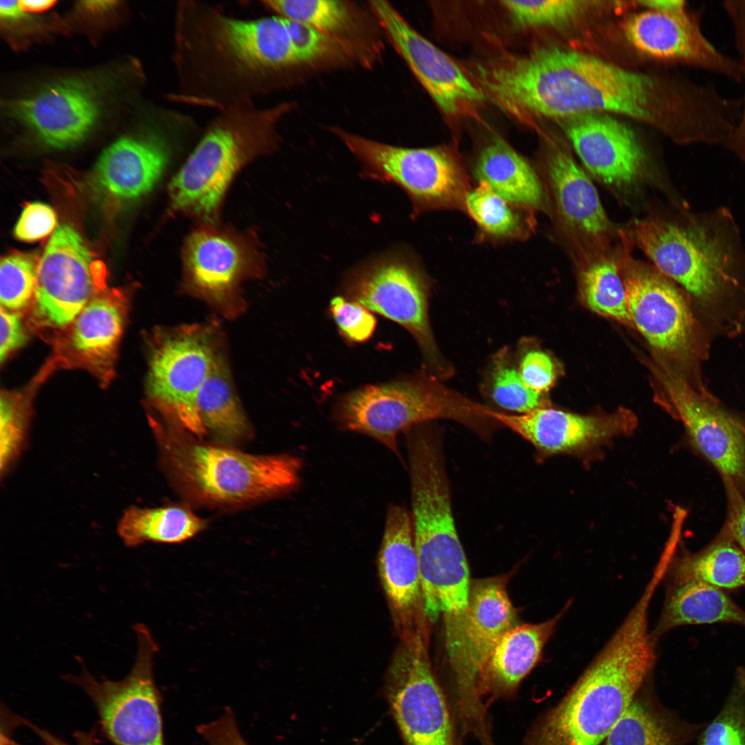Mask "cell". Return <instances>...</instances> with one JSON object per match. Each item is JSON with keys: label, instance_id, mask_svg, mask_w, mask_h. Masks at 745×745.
<instances>
[{"label": "cell", "instance_id": "9f6ffc18", "mask_svg": "<svg viewBox=\"0 0 745 745\" xmlns=\"http://www.w3.org/2000/svg\"><path fill=\"white\" fill-rule=\"evenodd\" d=\"M739 426H740V428H741V430H742L743 433H744V435H745V424H742V422H740V423H739Z\"/></svg>", "mask_w": 745, "mask_h": 745}, {"label": "cell", "instance_id": "8992f818", "mask_svg": "<svg viewBox=\"0 0 745 745\" xmlns=\"http://www.w3.org/2000/svg\"><path fill=\"white\" fill-rule=\"evenodd\" d=\"M292 106L283 102L259 108L248 101L218 110L169 184L171 209L199 223H216L233 178L277 148L279 124Z\"/></svg>", "mask_w": 745, "mask_h": 745}, {"label": "cell", "instance_id": "7402d4cb", "mask_svg": "<svg viewBox=\"0 0 745 745\" xmlns=\"http://www.w3.org/2000/svg\"><path fill=\"white\" fill-rule=\"evenodd\" d=\"M586 170L603 183L627 187L641 177L646 153L633 130L607 112L559 119Z\"/></svg>", "mask_w": 745, "mask_h": 745}, {"label": "cell", "instance_id": "ba28073f", "mask_svg": "<svg viewBox=\"0 0 745 745\" xmlns=\"http://www.w3.org/2000/svg\"><path fill=\"white\" fill-rule=\"evenodd\" d=\"M411 518L424 616H444L447 650L464 645L470 586L466 557L455 527L450 490H419L411 498Z\"/></svg>", "mask_w": 745, "mask_h": 745}, {"label": "cell", "instance_id": "7bdbcfd3", "mask_svg": "<svg viewBox=\"0 0 745 745\" xmlns=\"http://www.w3.org/2000/svg\"><path fill=\"white\" fill-rule=\"evenodd\" d=\"M722 7L733 29L744 84L739 119L726 148L745 161V0L724 1Z\"/></svg>", "mask_w": 745, "mask_h": 745}, {"label": "cell", "instance_id": "30bf717a", "mask_svg": "<svg viewBox=\"0 0 745 745\" xmlns=\"http://www.w3.org/2000/svg\"><path fill=\"white\" fill-rule=\"evenodd\" d=\"M224 345L215 321L156 331L149 355L146 395L157 416L149 418L195 436L206 435L197 397Z\"/></svg>", "mask_w": 745, "mask_h": 745}, {"label": "cell", "instance_id": "681fc988", "mask_svg": "<svg viewBox=\"0 0 745 745\" xmlns=\"http://www.w3.org/2000/svg\"><path fill=\"white\" fill-rule=\"evenodd\" d=\"M0 361L21 347L27 339L21 315L17 311L0 308Z\"/></svg>", "mask_w": 745, "mask_h": 745}, {"label": "cell", "instance_id": "f1b7e54d", "mask_svg": "<svg viewBox=\"0 0 745 745\" xmlns=\"http://www.w3.org/2000/svg\"><path fill=\"white\" fill-rule=\"evenodd\" d=\"M479 183L514 206L542 209L546 196L542 184L529 163L506 141L495 138L480 151L475 163Z\"/></svg>", "mask_w": 745, "mask_h": 745}, {"label": "cell", "instance_id": "603a6c76", "mask_svg": "<svg viewBox=\"0 0 745 745\" xmlns=\"http://www.w3.org/2000/svg\"><path fill=\"white\" fill-rule=\"evenodd\" d=\"M377 566L401 637L421 632L419 621L424 613L413 523L410 513L402 506L387 507Z\"/></svg>", "mask_w": 745, "mask_h": 745}, {"label": "cell", "instance_id": "60d3db41", "mask_svg": "<svg viewBox=\"0 0 745 745\" xmlns=\"http://www.w3.org/2000/svg\"><path fill=\"white\" fill-rule=\"evenodd\" d=\"M28 408L7 393L0 400V469L7 475L26 447L28 431Z\"/></svg>", "mask_w": 745, "mask_h": 745}, {"label": "cell", "instance_id": "9c48e42d", "mask_svg": "<svg viewBox=\"0 0 745 745\" xmlns=\"http://www.w3.org/2000/svg\"><path fill=\"white\" fill-rule=\"evenodd\" d=\"M617 260L634 326L697 393L709 396L703 373L713 340L686 295L659 271L625 251Z\"/></svg>", "mask_w": 745, "mask_h": 745}, {"label": "cell", "instance_id": "c3c4849f", "mask_svg": "<svg viewBox=\"0 0 745 745\" xmlns=\"http://www.w3.org/2000/svg\"><path fill=\"white\" fill-rule=\"evenodd\" d=\"M722 478L727 501V518L724 524L745 553V497L731 479Z\"/></svg>", "mask_w": 745, "mask_h": 745}, {"label": "cell", "instance_id": "e575fe53", "mask_svg": "<svg viewBox=\"0 0 745 745\" xmlns=\"http://www.w3.org/2000/svg\"><path fill=\"white\" fill-rule=\"evenodd\" d=\"M123 327V310L116 298L97 294L73 321L71 345L83 358L98 364L116 350Z\"/></svg>", "mask_w": 745, "mask_h": 745}, {"label": "cell", "instance_id": "7c38bea8", "mask_svg": "<svg viewBox=\"0 0 745 745\" xmlns=\"http://www.w3.org/2000/svg\"><path fill=\"white\" fill-rule=\"evenodd\" d=\"M137 652L130 673L119 681L98 679L86 667L67 674L66 681L83 689L92 701L101 729L113 745H165L161 695L155 684L157 644L148 628L134 626Z\"/></svg>", "mask_w": 745, "mask_h": 745}, {"label": "cell", "instance_id": "816d5d0a", "mask_svg": "<svg viewBox=\"0 0 745 745\" xmlns=\"http://www.w3.org/2000/svg\"><path fill=\"white\" fill-rule=\"evenodd\" d=\"M638 3L648 9V10L668 12L677 10L684 6L686 2L682 0H649L640 1Z\"/></svg>", "mask_w": 745, "mask_h": 745}, {"label": "cell", "instance_id": "7a4b0ae2", "mask_svg": "<svg viewBox=\"0 0 745 745\" xmlns=\"http://www.w3.org/2000/svg\"><path fill=\"white\" fill-rule=\"evenodd\" d=\"M476 77L486 98L524 123L591 112L653 116L650 77L575 50L547 46L501 57L477 66Z\"/></svg>", "mask_w": 745, "mask_h": 745}, {"label": "cell", "instance_id": "ac0fdd59", "mask_svg": "<svg viewBox=\"0 0 745 745\" xmlns=\"http://www.w3.org/2000/svg\"><path fill=\"white\" fill-rule=\"evenodd\" d=\"M368 6L391 44L448 117L475 116L486 97L450 57L423 37L388 1Z\"/></svg>", "mask_w": 745, "mask_h": 745}, {"label": "cell", "instance_id": "f6af8a7d", "mask_svg": "<svg viewBox=\"0 0 745 745\" xmlns=\"http://www.w3.org/2000/svg\"><path fill=\"white\" fill-rule=\"evenodd\" d=\"M56 225L57 215L53 208L41 202H33L23 210L14 234L21 241L32 242L54 231Z\"/></svg>", "mask_w": 745, "mask_h": 745}, {"label": "cell", "instance_id": "277c9868", "mask_svg": "<svg viewBox=\"0 0 745 745\" xmlns=\"http://www.w3.org/2000/svg\"><path fill=\"white\" fill-rule=\"evenodd\" d=\"M648 606L637 602L556 705L537 717L521 745H599L642 688L656 660Z\"/></svg>", "mask_w": 745, "mask_h": 745}, {"label": "cell", "instance_id": "d590c367", "mask_svg": "<svg viewBox=\"0 0 745 745\" xmlns=\"http://www.w3.org/2000/svg\"><path fill=\"white\" fill-rule=\"evenodd\" d=\"M580 275L583 298L593 312L634 326L618 263L606 254L590 259Z\"/></svg>", "mask_w": 745, "mask_h": 745}, {"label": "cell", "instance_id": "4fadbf2b", "mask_svg": "<svg viewBox=\"0 0 745 745\" xmlns=\"http://www.w3.org/2000/svg\"><path fill=\"white\" fill-rule=\"evenodd\" d=\"M334 133L375 179L395 183L408 195L415 210L464 205L468 191L458 156L446 146H395L331 127Z\"/></svg>", "mask_w": 745, "mask_h": 745}, {"label": "cell", "instance_id": "ffe728a7", "mask_svg": "<svg viewBox=\"0 0 745 745\" xmlns=\"http://www.w3.org/2000/svg\"><path fill=\"white\" fill-rule=\"evenodd\" d=\"M702 10L691 11L687 3L668 12L648 10L630 17L624 32L628 41L652 57L688 63L701 70L742 82L739 59L719 50L705 35Z\"/></svg>", "mask_w": 745, "mask_h": 745}, {"label": "cell", "instance_id": "484cf974", "mask_svg": "<svg viewBox=\"0 0 745 745\" xmlns=\"http://www.w3.org/2000/svg\"><path fill=\"white\" fill-rule=\"evenodd\" d=\"M539 624L517 625L497 642L478 678L479 696L488 709L499 699L513 697L522 681L542 657L543 648L564 615Z\"/></svg>", "mask_w": 745, "mask_h": 745}, {"label": "cell", "instance_id": "1f68e13d", "mask_svg": "<svg viewBox=\"0 0 745 745\" xmlns=\"http://www.w3.org/2000/svg\"><path fill=\"white\" fill-rule=\"evenodd\" d=\"M671 575L673 583L699 581L722 590L745 587V553L724 524L706 547L676 559Z\"/></svg>", "mask_w": 745, "mask_h": 745}, {"label": "cell", "instance_id": "bcb514c9", "mask_svg": "<svg viewBox=\"0 0 745 745\" xmlns=\"http://www.w3.org/2000/svg\"><path fill=\"white\" fill-rule=\"evenodd\" d=\"M518 370L525 384L538 393L548 392L555 380V364L547 353L540 350L530 349L523 352Z\"/></svg>", "mask_w": 745, "mask_h": 745}, {"label": "cell", "instance_id": "ab89813d", "mask_svg": "<svg viewBox=\"0 0 745 745\" xmlns=\"http://www.w3.org/2000/svg\"><path fill=\"white\" fill-rule=\"evenodd\" d=\"M37 264L28 254H12L1 259V306L17 311L30 303L34 294Z\"/></svg>", "mask_w": 745, "mask_h": 745}, {"label": "cell", "instance_id": "4dcf8cb0", "mask_svg": "<svg viewBox=\"0 0 745 745\" xmlns=\"http://www.w3.org/2000/svg\"><path fill=\"white\" fill-rule=\"evenodd\" d=\"M717 623L745 627V610L719 588L699 581L673 583L653 637L680 626Z\"/></svg>", "mask_w": 745, "mask_h": 745}, {"label": "cell", "instance_id": "b9f144b4", "mask_svg": "<svg viewBox=\"0 0 745 745\" xmlns=\"http://www.w3.org/2000/svg\"><path fill=\"white\" fill-rule=\"evenodd\" d=\"M586 3L570 0L501 1L513 21L523 27L563 24L584 11Z\"/></svg>", "mask_w": 745, "mask_h": 745}, {"label": "cell", "instance_id": "db71d44e", "mask_svg": "<svg viewBox=\"0 0 745 745\" xmlns=\"http://www.w3.org/2000/svg\"><path fill=\"white\" fill-rule=\"evenodd\" d=\"M19 3L23 12H39L48 10L54 6L55 1L51 0H26L19 1Z\"/></svg>", "mask_w": 745, "mask_h": 745}, {"label": "cell", "instance_id": "5b68a950", "mask_svg": "<svg viewBox=\"0 0 745 745\" xmlns=\"http://www.w3.org/2000/svg\"><path fill=\"white\" fill-rule=\"evenodd\" d=\"M149 422L166 474L194 501L237 506L282 497L301 486L304 463L296 455H250L198 441L155 420Z\"/></svg>", "mask_w": 745, "mask_h": 745}, {"label": "cell", "instance_id": "f35d334b", "mask_svg": "<svg viewBox=\"0 0 745 745\" xmlns=\"http://www.w3.org/2000/svg\"><path fill=\"white\" fill-rule=\"evenodd\" d=\"M699 745H745V669H739L726 704L704 731Z\"/></svg>", "mask_w": 745, "mask_h": 745}, {"label": "cell", "instance_id": "d6986e66", "mask_svg": "<svg viewBox=\"0 0 745 745\" xmlns=\"http://www.w3.org/2000/svg\"><path fill=\"white\" fill-rule=\"evenodd\" d=\"M653 371L668 399L667 408L681 421L690 441L719 473L739 488L745 484V435L738 420L714 395L695 391L665 361ZM740 489V488H739Z\"/></svg>", "mask_w": 745, "mask_h": 745}, {"label": "cell", "instance_id": "9a60e30c", "mask_svg": "<svg viewBox=\"0 0 745 745\" xmlns=\"http://www.w3.org/2000/svg\"><path fill=\"white\" fill-rule=\"evenodd\" d=\"M345 291L349 299L395 321L413 335L426 373L439 380L452 374L431 330L426 280L414 266L397 257L379 260L354 273Z\"/></svg>", "mask_w": 745, "mask_h": 745}, {"label": "cell", "instance_id": "f5cc1de1", "mask_svg": "<svg viewBox=\"0 0 745 745\" xmlns=\"http://www.w3.org/2000/svg\"><path fill=\"white\" fill-rule=\"evenodd\" d=\"M19 1H1L0 2V14L1 17L6 19H19L24 15Z\"/></svg>", "mask_w": 745, "mask_h": 745}, {"label": "cell", "instance_id": "6da1fadb", "mask_svg": "<svg viewBox=\"0 0 745 745\" xmlns=\"http://www.w3.org/2000/svg\"><path fill=\"white\" fill-rule=\"evenodd\" d=\"M337 55L333 40L303 23L275 14L239 19L206 3L179 1L172 97L217 110L254 102L301 70L331 66Z\"/></svg>", "mask_w": 745, "mask_h": 745}, {"label": "cell", "instance_id": "f546056e", "mask_svg": "<svg viewBox=\"0 0 745 745\" xmlns=\"http://www.w3.org/2000/svg\"><path fill=\"white\" fill-rule=\"evenodd\" d=\"M197 408L206 433L221 444H235L250 435L251 426L234 385L225 345L200 388Z\"/></svg>", "mask_w": 745, "mask_h": 745}, {"label": "cell", "instance_id": "d6a6232c", "mask_svg": "<svg viewBox=\"0 0 745 745\" xmlns=\"http://www.w3.org/2000/svg\"><path fill=\"white\" fill-rule=\"evenodd\" d=\"M641 690L603 745H684L688 729Z\"/></svg>", "mask_w": 745, "mask_h": 745}, {"label": "cell", "instance_id": "52a82bcc", "mask_svg": "<svg viewBox=\"0 0 745 745\" xmlns=\"http://www.w3.org/2000/svg\"><path fill=\"white\" fill-rule=\"evenodd\" d=\"M490 409L424 372L343 395L335 404L333 419L340 430L372 438L405 466L398 446L400 433L442 419L458 422L481 438L490 439L501 426L490 415Z\"/></svg>", "mask_w": 745, "mask_h": 745}, {"label": "cell", "instance_id": "83f0119b", "mask_svg": "<svg viewBox=\"0 0 745 745\" xmlns=\"http://www.w3.org/2000/svg\"><path fill=\"white\" fill-rule=\"evenodd\" d=\"M263 6L274 14L306 24L359 54L370 66L379 46L370 34L366 18L357 6L339 0H268Z\"/></svg>", "mask_w": 745, "mask_h": 745}, {"label": "cell", "instance_id": "ee69618b", "mask_svg": "<svg viewBox=\"0 0 745 745\" xmlns=\"http://www.w3.org/2000/svg\"><path fill=\"white\" fill-rule=\"evenodd\" d=\"M330 309L339 329L349 340L364 342L373 334L375 317L360 303L336 297L331 300Z\"/></svg>", "mask_w": 745, "mask_h": 745}, {"label": "cell", "instance_id": "8fae6325", "mask_svg": "<svg viewBox=\"0 0 745 745\" xmlns=\"http://www.w3.org/2000/svg\"><path fill=\"white\" fill-rule=\"evenodd\" d=\"M264 259L253 235L200 223L182 249V292L204 301L225 318L242 315V284L263 276Z\"/></svg>", "mask_w": 745, "mask_h": 745}, {"label": "cell", "instance_id": "8d00e7d4", "mask_svg": "<svg viewBox=\"0 0 745 745\" xmlns=\"http://www.w3.org/2000/svg\"><path fill=\"white\" fill-rule=\"evenodd\" d=\"M464 208L479 227L495 237H517L523 233V225L514 206L494 192L486 183H479L468 191Z\"/></svg>", "mask_w": 745, "mask_h": 745}, {"label": "cell", "instance_id": "3957f363", "mask_svg": "<svg viewBox=\"0 0 745 745\" xmlns=\"http://www.w3.org/2000/svg\"><path fill=\"white\" fill-rule=\"evenodd\" d=\"M646 256L683 289L712 339L742 333L745 315V253L725 209L693 215L684 224L665 221L649 236Z\"/></svg>", "mask_w": 745, "mask_h": 745}, {"label": "cell", "instance_id": "4316f807", "mask_svg": "<svg viewBox=\"0 0 745 745\" xmlns=\"http://www.w3.org/2000/svg\"><path fill=\"white\" fill-rule=\"evenodd\" d=\"M169 160L166 142L157 135L121 137L100 155L95 168L97 182L121 200H133L149 192Z\"/></svg>", "mask_w": 745, "mask_h": 745}, {"label": "cell", "instance_id": "5bb4252c", "mask_svg": "<svg viewBox=\"0 0 745 745\" xmlns=\"http://www.w3.org/2000/svg\"><path fill=\"white\" fill-rule=\"evenodd\" d=\"M386 687L405 745H459L453 711L433 671L424 634L401 639L388 667Z\"/></svg>", "mask_w": 745, "mask_h": 745}, {"label": "cell", "instance_id": "2e32d148", "mask_svg": "<svg viewBox=\"0 0 745 745\" xmlns=\"http://www.w3.org/2000/svg\"><path fill=\"white\" fill-rule=\"evenodd\" d=\"M104 278L102 263L80 234L68 224L59 225L37 264L34 316L49 327L69 325L99 292Z\"/></svg>", "mask_w": 745, "mask_h": 745}, {"label": "cell", "instance_id": "44dd1931", "mask_svg": "<svg viewBox=\"0 0 745 745\" xmlns=\"http://www.w3.org/2000/svg\"><path fill=\"white\" fill-rule=\"evenodd\" d=\"M490 415L530 443L536 457L586 453L612 438L630 434L637 419L629 410L612 414L581 415L552 408L510 415L491 409Z\"/></svg>", "mask_w": 745, "mask_h": 745}, {"label": "cell", "instance_id": "7dc6e473", "mask_svg": "<svg viewBox=\"0 0 745 745\" xmlns=\"http://www.w3.org/2000/svg\"><path fill=\"white\" fill-rule=\"evenodd\" d=\"M197 733L208 745H249L239 728L232 709L226 706L221 715L199 724Z\"/></svg>", "mask_w": 745, "mask_h": 745}, {"label": "cell", "instance_id": "e0dca14e", "mask_svg": "<svg viewBox=\"0 0 745 745\" xmlns=\"http://www.w3.org/2000/svg\"><path fill=\"white\" fill-rule=\"evenodd\" d=\"M506 581L501 576L470 582L463 652L449 697L455 716L466 724L486 718L488 709L477 689L479 673L497 642L517 626Z\"/></svg>", "mask_w": 745, "mask_h": 745}, {"label": "cell", "instance_id": "11a10c76", "mask_svg": "<svg viewBox=\"0 0 745 745\" xmlns=\"http://www.w3.org/2000/svg\"><path fill=\"white\" fill-rule=\"evenodd\" d=\"M742 333L745 334V315H744V319H743V321H742Z\"/></svg>", "mask_w": 745, "mask_h": 745}, {"label": "cell", "instance_id": "cb8c5ba5", "mask_svg": "<svg viewBox=\"0 0 745 745\" xmlns=\"http://www.w3.org/2000/svg\"><path fill=\"white\" fill-rule=\"evenodd\" d=\"M13 115L46 145L58 149L81 143L100 112L98 99L89 86L65 80L43 86L11 105Z\"/></svg>", "mask_w": 745, "mask_h": 745}, {"label": "cell", "instance_id": "f907efd6", "mask_svg": "<svg viewBox=\"0 0 745 745\" xmlns=\"http://www.w3.org/2000/svg\"><path fill=\"white\" fill-rule=\"evenodd\" d=\"M19 725L29 728L42 742L43 745H70L43 728L38 726L29 720L18 717ZM93 733H77L75 734L76 744L74 745H96ZM1 745H21L10 737L8 733L1 732Z\"/></svg>", "mask_w": 745, "mask_h": 745}, {"label": "cell", "instance_id": "d4e9b609", "mask_svg": "<svg viewBox=\"0 0 745 745\" xmlns=\"http://www.w3.org/2000/svg\"><path fill=\"white\" fill-rule=\"evenodd\" d=\"M545 172L564 228L582 248L590 251V259L605 255L613 227L587 174L559 147L549 150Z\"/></svg>", "mask_w": 745, "mask_h": 745}, {"label": "cell", "instance_id": "836d02e7", "mask_svg": "<svg viewBox=\"0 0 745 745\" xmlns=\"http://www.w3.org/2000/svg\"><path fill=\"white\" fill-rule=\"evenodd\" d=\"M205 526L202 518L182 506H131L123 511L117 531L127 546L135 547L149 542H182L198 534Z\"/></svg>", "mask_w": 745, "mask_h": 745}, {"label": "cell", "instance_id": "74e56055", "mask_svg": "<svg viewBox=\"0 0 745 745\" xmlns=\"http://www.w3.org/2000/svg\"><path fill=\"white\" fill-rule=\"evenodd\" d=\"M494 359L487 387L490 398L497 406L519 414L547 407L544 395L525 384L518 369L504 353H499Z\"/></svg>", "mask_w": 745, "mask_h": 745}]
</instances>
